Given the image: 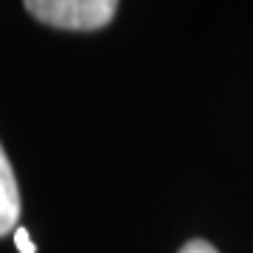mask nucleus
Masks as SVG:
<instances>
[{"label": "nucleus", "instance_id": "1", "mask_svg": "<svg viewBox=\"0 0 253 253\" xmlns=\"http://www.w3.org/2000/svg\"><path fill=\"white\" fill-rule=\"evenodd\" d=\"M26 11L34 20L68 31H96L116 17V0H28Z\"/></svg>", "mask_w": 253, "mask_h": 253}, {"label": "nucleus", "instance_id": "2", "mask_svg": "<svg viewBox=\"0 0 253 253\" xmlns=\"http://www.w3.org/2000/svg\"><path fill=\"white\" fill-rule=\"evenodd\" d=\"M20 217V191L14 180V169H11L9 158L0 146V236L11 234L17 228Z\"/></svg>", "mask_w": 253, "mask_h": 253}, {"label": "nucleus", "instance_id": "3", "mask_svg": "<svg viewBox=\"0 0 253 253\" xmlns=\"http://www.w3.org/2000/svg\"><path fill=\"white\" fill-rule=\"evenodd\" d=\"M14 245H17V251L20 253H37V245L28 239V231L26 228H14Z\"/></svg>", "mask_w": 253, "mask_h": 253}, {"label": "nucleus", "instance_id": "4", "mask_svg": "<svg viewBox=\"0 0 253 253\" xmlns=\"http://www.w3.org/2000/svg\"><path fill=\"white\" fill-rule=\"evenodd\" d=\"M177 253H219V251L211 242H206V239H191V242H186Z\"/></svg>", "mask_w": 253, "mask_h": 253}]
</instances>
